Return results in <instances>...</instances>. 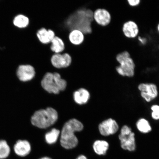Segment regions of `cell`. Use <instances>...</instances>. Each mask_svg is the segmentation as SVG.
<instances>
[{"label": "cell", "instance_id": "6da1fadb", "mask_svg": "<svg viewBox=\"0 0 159 159\" xmlns=\"http://www.w3.org/2000/svg\"><path fill=\"white\" fill-rule=\"evenodd\" d=\"M94 21L92 11L89 9H80L67 18L64 26L65 30L69 32L73 30H78L86 35L92 33L91 25Z\"/></svg>", "mask_w": 159, "mask_h": 159}, {"label": "cell", "instance_id": "7a4b0ae2", "mask_svg": "<svg viewBox=\"0 0 159 159\" xmlns=\"http://www.w3.org/2000/svg\"><path fill=\"white\" fill-rule=\"evenodd\" d=\"M82 123L76 119H70L65 123L61 131L60 143L61 146L67 150L75 148L78 144V139L75 133L80 132L83 129Z\"/></svg>", "mask_w": 159, "mask_h": 159}, {"label": "cell", "instance_id": "3957f363", "mask_svg": "<svg viewBox=\"0 0 159 159\" xmlns=\"http://www.w3.org/2000/svg\"><path fill=\"white\" fill-rule=\"evenodd\" d=\"M115 60L118 64L115 70L119 75L132 78L136 73V65L130 53L127 50L123 51L117 54Z\"/></svg>", "mask_w": 159, "mask_h": 159}, {"label": "cell", "instance_id": "277c9868", "mask_svg": "<svg viewBox=\"0 0 159 159\" xmlns=\"http://www.w3.org/2000/svg\"><path fill=\"white\" fill-rule=\"evenodd\" d=\"M58 114L55 109L49 107L36 111L31 118L33 126L45 129L52 126L57 122Z\"/></svg>", "mask_w": 159, "mask_h": 159}, {"label": "cell", "instance_id": "5b68a950", "mask_svg": "<svg viewBox=\"0 0 159 159\" xmlns=\"http://www.w3.org/2000/svg\"><path fill=\"white\" fill-rule=\"evenodd\" d=\"M118 138L121 148L123 150L130 152H134L136 150L135 134L130 127L128 125H125L121 128Z\"/></svg>", "mask_w": 159, "mask_h": 159}, {"label": "cell", "instance_id": "8992f818", "mask_svg": "<svg viewBox=\"0 0 159 159\" xmlns=\"http://www.w3.org/2000/svg\"><path fill=\"white\" fill-rule=\"evenodd\" d=\"M140 95L146 102H150L158 97V91L157 85L153 83H142L138 85Z\"/></svg>", "mask_w": 159, "mask_h": 159}, {"label": "cell", "instance_id": "52a82bcc", "mask_svg": "<svg viewBox=\"0 0 159 159\" xmlns=\"http://www.w3.org/2000/svg\"><path fill=\"white\" fill-rule=\"evenodd\" d=\"M119 126L116 121L112 118L107 119L98 126V130L100 134L104 136L114 135L118 132Z\"/></svg>", "mask_w": 159, "mask_h": 159}, {"label": "cell", "instance_id": "ba28073f", "mask_svg": "<svg viewBox=\"0 0 159 159\" xmlns=\"http://www.w3.org/2000/svg\"><path fill=\"white\" fill-rule=\"evenodd\" d=\"M93 19L97 25L105 27L111 24L112 16L110 11L101 8L97 9L93 12Z\"/></svg>", "mask_w": 159, "mask_h": 159}, {"label": "cell", "instance_id": "9c48e42d", "mask_svg": "<svg viewBox=\"0 0 159 159\" xmlns=\"http://www.w3.org/2000/svg\"><path fill=\"white\" fill-rule=\"evenodd\" d=\"M51 61L52 65L56 69H65L71 65L72 58L68 53H54L51 57Z\"/></svg>", "mask_w": 159, "mask_h": 159}, {"label": "cell", "instance_id": "30bf717a", "mask_svg": "<svg viewBox=\"0 0 159 159\" xmlns=\"http://www.w3.org/2000/svg\"><path fill=\"white\" fill-rule=\"evenodd\" d=\"M36 72L34 67L30 65H21L18 68L16 75L21 82H29L34 78Z\"/></svg>", "mask_w": 159, "mask_h": 159}, {"label": "cell", "instance_id": "8fae6325", "mask_svg": "<svg viewBox=\"0 0 159 159\" xmlns=\"http://www.w3.org/2000/svg\"><path fill=\"white\" fill-rule=\"evenodd\" d=\"M121 30L124 36L130 39H136L140 34L139 25L136 21L132 20L124 22Z\"/></svg>", "mask_w": 159, "mask_h": 159}, {"label": "cell", "instance_id": "7c38bea8", "mask_svg": "<svg viewBox=\"0 0 159 159\" xmlns=\"http://www.w3.org/2000/svg\"><path fill=\"white\" fill-rule=\"evenodd\" d=\"M41 85L43 89L50 93L58 94L60 91L54 80L52 73H45L41 80Z\"/></svg>", "mask_w": 159, "mask_h": 159}, {"label": "cell", "instance_id": "4fadbf2b", "mask_svg": "<svg viewBox=\"0 0 159 159\" xmlns=\"http://www.w3.org/2000/svg\"><path fill=\"white\" fill-rule=\"evenodd\" d=\"M13 150L17 156L24 157L30 153L31 146L28 141L19 140L14 145Z\"/></svg>", "mask_w": 159, "mask_h": 159}, {"label": "cell", "instance_id": "5bb4252c", "mask_svg": "<svg viewBox=\"0 0 159 159\" xmlns=\"http://www.w3.org/2000/svg\"><path fill=\"white\" fill-rule=\"evenodd\" d=\"M36 35L39 42L45 45L50 43L56 36L55 34L52 30H47L43 27L38 30Z\"/></svg>", "mask_w": 159, "mask_h": 159}, {"label": "cell", "instance_id": "9a60e30c", "mask_svg": "<svg viewBox=\"0 0 159 159\" xmlns=\"http://www.w3.org/2000/svg\"><path fill=\"white\" fill-rule=\"evenodd\" d=\"M85 35L82 31L78 30H73L69 33L68 39L73 45L79 46L82 44L84 41Z\"/></svg>", "mask_w": 159, "mask_h": 159}, {"label": "cell", "instance_id": "2e32d148", "mask_svg": "<svg viewBox=\"0 0 159 159\" xmlns=\"http://www.w3.org/2000/svg\"><path fill=\"white\" fill-rule=\"evenodd\" d=\"M73 96L75 102L80 105L86 104L90 98L88 91L84 88H80L75 91Z\"/></svg>", "mask_w": 159, "mask_h": 159}, {"label": "cell", "instance_id": "e0dca14e", "mask_svg": "<svg viewBox=\"0 0 159 159\" xmlns=\"http://www.w3.org/2000/svg\"><path fill=\"white\" fill-rule=\"evenodd\" d=\"M94 152L98 156H104L108 151L109 144L108 142L104 140H97L93 144Z\"/></svg>", "mask_w": 159, "mask_h": 159}, {"label": "cell", "instance_id": "ac0fdd59", "mask_svg": "<svg viewBox=\"0 0 159 159\" xmlns=\"http://www.w3.org/2000/svg\"><path fill=\"white\" fill-rule=\"evenodd\" d=\"M50 49L54 53H63L65 49L64 42L61 38L56 36L51 41Z\"/></svg>", "mask_w": 159, "mask_h": 159}, {"label": "cell", "instance_id": "d6986e66", "mask_svg": "<svg viewBox=\"0 0 159 159\" xmlns=\"http://www.w3.org/2000/svg\"><path fill=\"white\" fill-rule=\"evenodd\" d=\"M136 125L139 132L142 134H148L152 130L150 122L147 119L144 118L139 119L137 121Z\"/></svg>", "mask_w": 159, "mask_h": 159}, {"label": "cell", "instance_id": "ffe728a7", "mask_svg": "<svg viewBox=\"0 0 159 159\" xmlns=\"http://www.w3.org/2000/svg\"><path fill=\"white\" fill-rule=\"evenodd\" d=\"M29 18L23 14H20L13 20V24L16 26L21 29L26 28L30 24Z\"/></svg>", "mask_w": 159, "mask_h": 159}, {"label": "cell", "instance_id": "44dd1931", "mask_svg": "<svg viewBox=\"0 0 159 159\" xmlns=\"http://www.w3.org/2000/svg\"><path fill=\"white\" fill-rule=\"evenodd\" d=\"M11 149L5 140H0V159L7 158L11 154Z\"/></svg>", "mask_w": 159, "mask_h": 159}, {"label": "cell", "instance_id": "7402d4cb", "mask_svg": "<svg viewBox=\"0 0 159 159\" xmlns=\"http://www.w3.org/2000/svg\"><path fill=\"white\" fill-rule=\"evenodd\" d=\"M60 131L56 129H52L50 132L47 133L45 134L46 142L48 144H52L57 142L60 134Z\"/></svg>", "mask_w": 159, "mask_h": 159}, {"label": "cell", "instance_id": "603a6c76", "mask_svg": "<svg viewBox=\"0 0 159 159\" xmlns=\"http://www.w3.org/2000/svg\"><path fill=\"white\" fill-rule=\"evenodd\" d=\"M53 78L57 83L60 91H63L66 89L67 83L66 80L61 78V75L58 73H53Z\"/></svg>", "mask_w": 159, "mask_h": 159}, {"label": "cell", "instance_id": "cb8c5ba5", "mask_svg": "<svg viewBox=\"0 0 159 159\" xmlns=\"http://www.w3.org/2000/svg\"><path fill=\"white\" fill-rule=\"evenodd\" d=\"M152 112L151 116L154 120H159V105L155 104L152 105L151 107Z\"/></svg>", "mask_w": 159, "mask_h": 159}, {"label": "cell", "instance_id": "d4e9b609", "mask_svg": "<svg viewBox=\"0 0 159 159\" xmlns=\"http://www.w3.org/2000/svg\"><path fill=\"white\" fill-rule=\"evenodd\" d=\"M127 3L129 7L134 8L139 7L141 3V0H127Z\"/></svg>", "mask_w": 159, "mask_h": 159}, {"label": "cell", "instance_id": "484cf974", "mask_svg": "<svg viewBox=\"0 0 159 159\" xmlns=\"http://www.w3.org/2000/svg\"><path fill=\"white\" fill-rule=\"evenodd\" d=\"M75 159H88V158L84 155H81L77 157Z\"/></svg>", "mask_w": 159, "mask_h": 159}, {"label": "cell", "instance_id": "4316f807", "mask_svg": "<svg viewBox=\"0 0 159 159\" xmlns=\"http://www.w3.org/2000/svg\"><path fill=\"white\" fill-rule=\"evenodd\" d=\"M39 159H53L52 158L50 157L45 156L42 157H41Z\"/></svg>", "mask_w": 159, "mask_h": 159}, {"label": "cell", "instance_id": "83f0119b", "mask_svg": "<svg viewBox=\"0 0 159 159\" xmlns=\"http://www.w3.org/2000/svg\"><path fill=\"white\" fill-rule=\"evenodd\" d=\"M156 29L157 32L159 34V22L157 25Z\"/></svg>", "mask_w": 159, "mask_h": 159}]
</instances>
